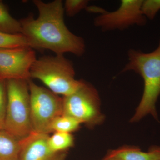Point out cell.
I'll list each match as a JSON object with an SVG mask.
<instances>
[{"label": "cell", "instance_id": "obj_1", "mask_svg": "<svg viewBox=\"0 0 160 160\" xmlns=\"http://www.w3.org/2000/svg\"><path fill=\"white\" fill-rule=\"evenodd\" d=\"M38 16L35 19L32 14L19 20L22 34L29 47L38 50H50L55 54L71 53L82 56L86 51L85 40L72 32L64 20L65 9L62 0L45 3L33 0Z\"/></svg>", "mask_w": 160, "mask_h": 160}, {"label": "cell", "instance_id": "obj_2", "mask_svg": "<svg viewBox=\"0 0 160 160\" xmlns=\"http://www.w3.org/2000/svg\"><path fill=\"white\" fill-rule=\"evenodd\" d=\"M128 71L139 74L144 83L142 96L130 122H138L148 114L158 120L156 103L160 95V41L158 47L149 53L129 50L128 62L122 69Z\"/></svg>", "mask_w": 160, "mask_h": 160}, {"label": "cell", "instance_id": "obj_3", "mask_svg": "<svg viewBox=\"0 0 160 160\" xmlns=\"http://www.w3.org/2000/svg\"><path fill=\"white\" fill-rule=\"evenodd\" d=\"M73 64L64 55H45L37 59L30 69L31 79L44 83L49 90L63 97L73 93L83 80L75 78Z\"/></svg>", "mask_w": 160, "mask_h": 160}, {"label": "cell", "instance_id": "obj_4", "mask_svg": "<svg viewBox=\"0 0 160 160\" xmlns=\"http://www.w3.org/2000/svg\"><path fill=\"white\" fill-rule=\"evenodd\" d=\"M7 90L5 129L20 139L33 131L30 114V92L28 81H6Z\"/></svg>", "mask_w": 160, "mask_h": 160}, {"label": "cell", "instance_id": "obj_5", "mask_svg": "<svg viewBox=\"0 0 160 160\" xmlns=\"http://www.w3.org/2000/svg\"><path fill=\"white\" fill-rule=\"evenodd\" d=\"M63 115L75 118L89 129L103 123L105 117L101 110V100L97 89L83 80L75 92L63 97Z\"/></svg>", "mask_w": 160, "mask_h": 160}, {"label": "cell", "instance_id": "obj_6", "mask_svg": "<svg viewBox=\"0 0 160 160\" xmlns=\"http://www.w3.org/2000/svg\"><path fill=\"white\" fill-rule=\"evenodd\" d=\"M30 92V114L33 131L51 133L52 124L63 115V99L49 89L28 81Z\"/></svg>", "mask_w": 160, "mask_h": 160}, {"label": "cell", "instance_id": "obj_7", "mask_svg": "<svg viewBox=\"0 0 160 160\" xmlns=\"http://www.w3.org/2000/svg\"><path fill=\"white\" fill-rule=\"evenodd\" d=\"M142 2L141 0H122L118 9L112 12L98 7L96 12L100 14L95 18L94 25L103 31L122 30L135 25L143 26L146 18L141 10Z\"/></svg>", "mask_w": 160, "mask_h": 160}, {"label": "cell", "instance_id": "obj_8", "mask_svg": "<svg viewBox=\"0 0 160 160\" xmlns=\"http://www.w3.org/2000/svg\"><path fill=\"white\" fill-rule=\"evenodd\" d=\"M37 59L29 46L0 49V79H31L30 69Z\"/></svg>", "mask_w": 160, "mask_h": 160}, {"label": "cell", "instance_id": "obj_9", "mask_svg": "<svg viewBox=\"0 0 160 160\" xmlns=\"http://www.w3.org/2000/svg\"><path fill=\"white\" fill-rule=\"evenodd\" d=\"M49 137L32 131L21 139L19 160H66L67 151L56 152L50 149Z\"/></svg>", "mask_w": 160, "mask_h": 160}, {"label": "cell", "instance_id": "obj_10", "mask_svg": "<svg viewBox=\"0 0 160 160\" xmlns=\"http://www.w3.org/2000/svg\"><path fill=\"white\" fill-rule=\"evenodd\" d=\"M103 160H160V146H151L147 152L136 146H124L109 150Z\"/></svg>", "mask_w": 160, "mask_h": 160}, {"label": "cell", "instance_id": "obj_11", "mask_svg": "<svg viewBox=\"0 0 160 160\" xmlns=\"http://www.w3.org/2000/svg\"><path fill=\"white\" fill-rule=\"evenodd\" d=\"M20 141L5 129L0 130V160H19Z\"/></svg>", "mask_w": 160, "mask_h": 160}, {"label": "cell", "instance_id": "obj_12", "mask_svg": "<svg viewBox=\"0 0 160 160\" xmlns=\"http://www.w3.org/2000/svg\"><path fill=\"white\" fill-rule=\"evenodd\" d=\"M0 32L10 34L22 33L19 20L12 16L7 7L2 1H0Z\"/></svg>", "mask_w": 160, "mask_h": 160}, {"label": "cell", "instance_id": "obj_13", "mask_svg": "<svg viewBox=\"0 0 160 160\" xmlns=\"http://www.w3.org/2000/svg\"><path fill=\"white\" fill-rule=\"evenodd\" d=\"M74 138L71 133L55 132L48 139L50 149L56 152L68 151L74 146Z\"/></svg>", "mask_w": 160, "mask_h": 160}, {"label": "cell", "instance_id": "obj_14", "mask_svg": "<svg viewBox=\"0 0 160 160\" xmlns=\"http://www.w3.org/2000/svg\"><path fill=\"white\" fill-rule=\"evenodd\" d=\"M81 124V122L74 118L62 115L53 121L51 125V132H60L71 133L78 130Z\"/></svg>", "mask_w": 160, "mask_h": 160}, {"label": "cell", "instance_id": "obj_15", "mask_svg": "<svg viewBox=\"0 0 160 160\" xmlns=\"http://www.w3.org/2000/svg\"><path fill=\"white\" fill-rule=\"evenodd\" d=\"M29 46L27 40L22 34H10L0 32V49Z\"/></svg>", "mask_w": 160, "mask_h": 160}, {"label": "cell", "instance_id": "obj_16", "mask_svg": "<svg viewBox=\"0 0 160 160\" xmlns=\"http://www.w3.org/2000/svg\"><path fill=\"white\" fill-rule=\"evenodd\" d=\"M89 3L87 0H66L64 6L65 12L68 16L74 17L83 9H86Z\"/></svg>", "mask_w": 160, "mask_h": 160}, {"label": "cell", "instance_id": "obj_17", "mask_svg": "<svg viewBox=\"0 0 160 160\" xmlns=\"http://www.w3.org/2000/svg\"><path fill=\"white\" fill-rule=\"evenodd\" d=\"M6 107L7 90L6 81L0 79V130L5 129Z\"/></svg>", "mask_w": 160, "mask_h": 160}, {"label": "cell", "instance_id": "obj_18", "mask_svg": "<svg viewBox=\"0 0 160 160\" xmlns=\"http://www.w3.org/2000/svg\"><path fill=\"white\" fill-rule=\"evenodd\" d=\"M160 10V0L142 1L141 10L143 15L150 20L154 18Z\"/></svg>", "mask_w": 160, "mask_h": 160}, {"label": "cell", "instance_id": "obj_19", "mask_svg": "<svg viewBox=\"0 0 160 160\" xmlns=\"http://www.w3.org/2000/svg\"></svg>", "mask_w": 160, "mask_h": 160}]
</instances>
